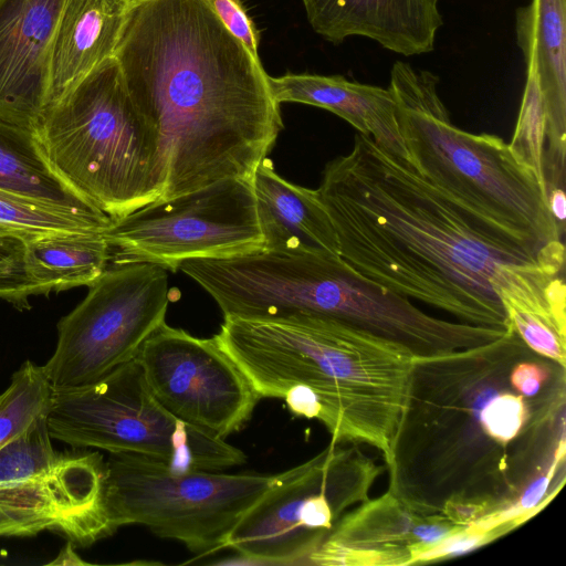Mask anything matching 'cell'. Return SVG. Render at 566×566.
I'll return each mask as SVG.
<instances>
[{"label": "cell", "mask_w": 566, "mask_h": 566, "mask_svg": "<svg viewBox=\"0 0 566 566\" xmlns=\"http://www.w3.org/2000/svg\"><path fill=\"white\" fill-rule=\"evenodd\" d=\"M272 480L253 473L180 472L159 461L111 453L105 502L116 530L143 525L207 555L227 548L234 525Z\"/></svg>", "instance_id": "8"}, {"label": "cell", "mask_w": 566, "mask_h": 566, "mask_svg": "<svg viewBox=\"0 0 566 566\" xmlns=\"http://www.w3.org/2000/svg\"><path fill=\"white\" fill-rule=\"evenodd\" d=\"M509 146L516 158L536 174L544 187L543 175L548 153L547 122L536 75L530 65H526L524 94Z\"/></svg>", "instance_id": "26"}, {"label": "cell", "mask_w": 566, "mask_h": 566, "mask_svg": "<svg viewBox=\"0 0 566 566\" xmlns=\"http://www.w3.org/2000/svg\"><path fill=\"white\" fill-rule=\"evenodd\" d=\"M461 528L387 491L347 511L308 556L319 566H403Z\"/></svg>", "instance_id": "14"}, {"label": "cell", "mask_w": 566, "mask_h": 566, "mask_svg": "<svg viewBox=\"0 0 566 566\" xmlns=\"http://www.w3.org/2000/svg\"><path fill=\"white\" fill-rule=\"evenodd\" d=\"M0 189L85 213L96 209L51 168L35 132L0 119Z\"/></svg>", "instance_id": "23"}, {"label": "cell", "mask_w": 566, "mask_h": 566, "mask_svg": "<svg viewBox=\"0 0 566 566\" xmlns=\"http://www.w3.org/2000/svg\"><path fill=\"white\" fill-rule=\"evenodd\" d=\"M50 436L74 448L163 462L176 471H219L245 462L240 449L169 413L133 359L99 379L54 388Z\"/></svg>", "instance_id": "7"}, {"label": "cell", "mask_w": 566, "mask_h": 566, "mask_svg": "<svg viewBox=\"0 0 566 566\" xmlns=\"http://www.w3.org/2000/svg\"><path fill=\"white\" fill-rule=\"evenodd\" d=\"M106 462L98 452L64 454L50 472L0 483V537L50 531L87 547L116 532L105 502Z\"/></svg>", "instance_id": "13"}, {"label": "cell", "mask_w": 566, "mask_h": 566, "mask_svg": "<svg viewBox=\"0 0 566 566\" xmlns=\"http://www.w3.org/2000/svg\"><path fill=\"white\" fill-rule=\"evenodd\" d=\"M114 57L155 138L160 199L251 180L283 129L280 104L208 0H127Z\"/></svg>", "instance_id": "1"}, {"label": "cell", "mask_w": 566, "mask_h": 566, "mask_svg": "<svg viewBox=\"0 0 566 566\" xmlns=\"http://www.w3.org/2000/svg\"><path fill=\"white\" fill-rule=\"evenodd\" d=\"M264 249L285 253L339 255L332 220L319 193L279 176L264 158L251 178Z\"/></svg>", "instance_id": "20"}, {"label": "cell", "mask_w": 566, "mask_h": 566, "mask_svg": "<svg viewBox=\"0 0 566 566\" xmlns=\"http://www.w3.org/2000/svg\"><path fill=\"white\" fill-rule=\"evenodd\" d=\"M113 264L150 263L177 271L191 259L264 249L251 180L222 179L150 202L104 231Z\"/></svg>", "instance_id": "10"}, {"label": "cell", "mask_w": 566, "mask_h": 566, "mask_svg": "<svg viewBox=\"0 0 566 566\" xmlns=\"http://www.w3.org/2000/svg\"><path fill=\"white\" fill-rule=\"evenodd\" d=\"M381 467L353 444L329 443L312 459L273 475L243 513L227 548L258 564H305L336 522L369 499Z\"/></svg>", "instance_id": "9"}, {"label": "cell", "mask_w": 566, "mask_h": 566, "mask_svg": "<svg viewBox=\"0 0 566 566\" xmlns=\"http://www.w3.org/2000/svg\"><path fill=\"white\" fill-rule=\"evenodd\" d=\"M261 398L316 419L331 443L367 444L386 468L407 401L415 355L328 318L224 317L214 335Z\"/></svg>", "instance_id": "4"}, {"label": "cell", "mask_w": 566, "mask_h": 566, "mask_svg": "<svg viewBox=\"0 0 566 566\" xmlns=\"http://www.w3.org/2000/svg\"><path fill=\"white\" fill-rule=\"evenodd\" d=\"M501 510L499 503L489 499L453 497L444 502L441 513L454 525L467 527Z\"/></svg>", "instance_id": "31"}, {"label": "cell", "mask_w": 566, "mask_h": 566, "mask_svg": "<svg viewBox=\"0 0 566 566\" xmlns=\"http://www.w3.org/2000/svg\"><path fill=\"white\" fill-rule=\"evenodd\" d=\"M33 130L53 171L112 219L161 198L154 135L114 56L46 106Z\"/></svg>", "instance_id": "6"}, {"label": "cell", "mask_w": 566, "mask_h": 566, "mask_svg": "<svg viewBox=\"0 0 566 566\" xmlns=\"http://www.w3.org/2000/svg\"><path fill=\"white\" fill-rule=\"evenodd\" d=\"M312 29L340 44L365 36L405 56L429 53L443 24L438 0H301Z\"/></svg>", "instance_id": "17"}, {"label": "cell", "mask_w": 566, "mask_h": 566, "mask_svg": "<svg viewBox=\"0 0 566 566\" xmlns=\"http://www.w3.org/2000/svg\"><path fill=\"white\" fill-rule=\"evenodd\" d=\"M213 12L229 32L240 40L251 54L259 57L260 31L241 0H208Z\"/></svg>", "instance_id": "29"}, {"label": "cell", "mask_w": 566, "mask_h": 566, "mask_svg": "<svg viewBox=\"0 0 566 566\" xmlns=\"http://www.w3.org/2000/svg\"><path fill=\"white\" fill-rule=\"evenodd\" d=\"M90 563L83 560L74 551L73 543L67 541L64 547L60 551L57 556L48 563V565H88Z\"/></svg>", "instance_id": "32"}, {"label": "cell", "mask_w": 566, "mask_h": 566, "mask_svg": "<svg viewBox=\"0 0 566 566\" xmlns=\"http://www.w3.org/2000/svg\"><path fill=\"white\" fill-rule=\"evenodd\" d=\"M317 191L339 256L358 273L462 323L510 328L490 280L499 264L541 253L480 221L360 133L349 153L325 165Z\"/></svg>", "instance_id": "2"}, {"label": "cell", "mask_w": 566, "mask_h": 566, "mask_svg": "<svg viewBox=\"0 0 566 566\" xmlns=\"http://www.w3.org/2000/svg\"><path fill=\"white\" fill-rule=\"evenodd\" d=\"M537 355L510 327L474 347L416 356L406 406L386 468L390 493L423 512H441L453 497L489 499L507 509L548 461L494 440L488 428L493 396L511 385L520 360Z\"/></svg>", "instance_id": "3"}, {"label": "cell", "mask_w": 566, "mask_h": 566, "mask_svg": "<svg viewBox=\"0 0 566 566\" xmlns=\"http://www.w3.org/2000/svg\"><path fill=\"white\" fill-rule=\"evenodd\" d=\"M565 245L547 244L538 259L499 264L490 280L510 327L537 355L565 368Z\"/></svg>", "instance_id": "16"}, {"label": "cell", "mask_w": 566, "mask_h": 566, "mask_svg": "<svg viewBox=\"0 0 566 566\" xmlns=\"http://www.w3.org/2000/svg\"><path fill=\"white\" fill-rule=\"evenodd\" d=\"M542 358L544 357L535 355L520 360L510 373L512 387L525 397L537 395L556 373Z\"/></svg>", "instance_id": "30"}, {"label": "cell", "mask_w": 566, "mask_h": 566, "mask_svg": "<svg viewBox=\"0 0 566 566\" xmlns=\"http://www.w3.org/2000/svg\"><path fill=\"white\" fill-rule=\"evenodd\" d=\"M112 220L104 212L69 210L0 189V237L28 243L56 234L103 232Z\"/></svg>", "instance_id": "24"}, {"label": "cell", "mask_w": 566, "mask_h": 566, "mask_svg": "<svg viewBox=\"0 0 566 566\" xmlns=\"http://www.w3.org/2000/svg\"><path fill=\"white\" fill-rule=\"evenodd\" d=\"M66 0H0V119L34 129L48 96L49 65Z\"/></svg>", "instance_id": "15"}, {"label": "cell", "mask_w": 566, "mask_h": 566, "mask_svg": "<svg viewBox=\"0 0 566 566\" xmlns=\"http://www.w3.org/2000/svg\"><path fill=\"white\" fill-rule=\"evenodd\" d=\"M126 4L127 0H66L52 43L45 107L114 56Z\"/></svg>", "instance_id": "21"}, {"label": "cell", "mask_w": 566, "mask_h": 566, "mask_svg": "<svg viewBox=\"0 0 566 566\" xmlns=\"http://www.w3.org/2000/svg\"><path fill=\"white\" fill-rule=\"evenodd\" d=\"M516 40L533 67L547 122L545 178L565 179L566 0H532L516 10Z\"/></svg>", "instance_id": "18"}, {"label": "cell", "mask_w": 566, "mask_h": 566, "mask_svg": "<svg viewBox=\"0 0 566 566\" xmlns=\"http://www.w3.org/2000/svg\"><path fill=\"white\" fill-rule=\"evenodd\" d=\"M111 260L104 231L56 234L25 243L27 269L42 295L90 286Z\"/></svg>", "instance_id": "22"}, {"label": "cell", "mask_w": 566, "mask_h": 566, "mask_svg": "<svg viewBox=\"0 0 566 566\" xmlns=\"http://www.w3.org/2000/svg\"><path fill=\"white\" fill-rule=\"evenodd\" d=\"M34 295L42 293L28 272L25 243L0 237V300L22 310L29 307V298Z\"/></svg>", "instance_id": "27"}, {"label": "cell", "mask_w": 566, "mask_h": 566, "mask_svg": "<svg viewBox=\"0 0 566 566\" xmlns=\"http://www.w3.org/2000/svg\"><path fill=\"white\" fill-rule=\"evenodd\" d=\"M439 77L397 61L388 90L410 163L431 185L480 221L538 255L563 241L536 174L502 138L454 126Z\"/></svg>", "instance_id": "5"}, {"label": "cell", "mask_w": 566, "mask_h": 566, "mask_svg": "<svg viewBox=\"0 0 566 566\" xmlns=\"http://www.w3.org/2000/svg\"><path fill=\"white\" fill-rule=\"evenodd\" d=\"M269 84L279 104L301 103L327 109L387 153L410 161L397 105L388 88L349 81L342 75L308 73L269 75Z\"/></svg>", "instance_id": "19"}, {"label": "cell", "mask_w": 566, "mask_h": 566, "mask_svg": "<svg viewBox=\"0 0 566 566\" xmlns=\"http://www.w3.org/2000/svg\"><path fill=\"white\" fill-rule=\"evenodd\" d=\"M515 526L514 523H506L492 530H483L476 526L461 527L422 552L417 557L416 564L439 560L473 551L497 538Z\"/></svg>", "instance_id": "28"}, {"label": "cell", "mask_w": 566, "mask_h": 566, "mask_svg": "<svg viewBox=\"0 0 566 566\" xmlns=\"http://www.w3.org/2000/svg\"><path fill=\"white\" fill-rule=\"evenodd\" d=\"M84 300L57 324V342L42 366L54 388L93 382L135 359L165 322L167 270L150 263H111Z\"/></svg>", "instance_id": "11"}, {"label": "cell", "mask_w": 566, "mask_h": 566, "mask_svg": "<svg viewBox=\"0 0 566 566\" xmlns=\"http://www.w3.org/2000/svg\"><path fill=\"white\" fill-rule=\"evenodd\" d=\"M52 400L53 386L43 367L25 360L0 395V448L48 417Z\"/></svg>", "instance_id": "25"}, {"label": "cell", "mask_w": 566, "mask_h": 566, "mask_svg": "<svg viewBox=\"0 0 566 566\" xmlns=\"http://www.w3.org/2000/svg\"><path fill=\"white\" fill-rule=\"evenodd\" d=\"M135 360L169 413L212 436L224 439L240 430L260 400L214 336L199 338L164 322Z\"/></svg>", "instance_id": "12"}]
</instances>
